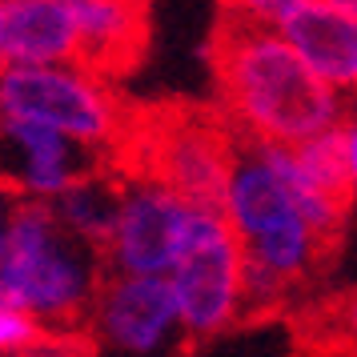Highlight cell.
Segmentation results:
<instances>
[{
    "mask_svg": "<svg viewBox=\"0 0 357 357\" xmlns=\"http://www.w3.org/2000/svg\"><path fill=\"white\" fill-rule=\"evenodd\" d=\"M205 61L217 105L257 141L305 145L345 121L333 89L273 29L213 17Z\"/></svg>",
    "mask_w": 357,
    "mask_h": 357,
    "instance_id": "obj_1",
    "label": "cell"
},
{
    "mask_svg": "<svg viewBox=\"0 0 357 357\" xmlns=\"http://www.w3.org/2000/svg\"><path fill=\"white\" fill-rule=\"evenodd\" d=\"M237 169V125L217 100H132L129 125L109 153L121 185H161L197 209L225 213Z\"/></svg>",
    "mask_w": 357,
    "mask_h": 357,
    "instance_id": "obj_2",
    "label": "cell"
},
{
    "mask_svg": "<svg viewBox=\"0 0 357 357\" xmlns=\"http://www.w3.org/2000/svg\"><path fill=\"white\" fill-rule=\"evenodd\" d=\"M225 213L245 253V313H269L333 265V253L265 157V141L241 129Z\"/></svg>",
    "mask_w": 357,
    "mask_h": 357,
    "instance_id": "obj_3",
    "label": "cell"
},
{
    "mask_svg": "<svg viewBox=\"0 0 357 357\" xmlns=\"http://www.w3.org/2000/svg\"><path fill=\"white\" fill-rule=\"evenodd\" d=\"M105 261L49 197H13L0 241V309H24L49 329H93Z\"/></svg>",
    "mask_w": 357,
    "mask_h": 357,
    "instance_id": "obj_4",
    "label": "cell"
},
{
    "mask_svg": "<svg viewBox=\"0 0 357 357\" xmlns=\"http://www.w3.org/2000/svg\"><path fill=\"white\" fill-rule=\"evenodd\" d=\"M0 97L8 121L56 129L105 157L121 141L132 113V97L116 93L109 81L52 65H8L0 77Z\"/></svg>",
    "mask_w": 357,
    "mask_h": 357,
    "instance_id": "obj_5",
    "label": "cell"
},
{
    "mask_svg": "<svg viewBox=\"0 0 357 357\" xmlns=\"http://www.w3.org/2000/svg\"><path fill=\"white\" fill-rule=\"evenodd\" d=\"M169 281L181 301L185 349H197L237 325L245 313V253L229 213L193 209V225Z\"/></svg>",
    "mask_w": 357,
    "mask_h": 357,
    "instance_id": "obj_6",
    "label": "cell"
},
{
    "mask_svg": "<svg viewBox=\"0 0 357 357\" xmlns=\"http://www.w3.org/2000/svg\"><path fill=\"white\" fill-rule=\"evenodd\" d=\"M193 209L197 205L161 185H125L113 245L105 253V273L169 277L185 249Z\"/></svg>",
    "mask_w": 357,
    "mask_h": 357,
    "instance_id": "obj_7",
    "label": "cell"
},
{
    "mask_svg": "<svg viewBox=\"0 0 357 357\" xmlns=\"http://www.w3.org/2000/svg\"><path fill=\"white\" fill-rule=\"evenodd\" d=\"M93 329L125 354H153L169 341L185 345L181 301L169 277L105 273L93 309Z\"/></svg>",
    "mask_w": 357,
    "mask_h": 357,
    "instance_id": "obj_8",
    "label": "cell"
},
{
    "mask_svg": "<svg viewBox=\"0 0 357 357\" xmlns=\"http://www.w3.org/2000/svg\"><path fill=\"white\" fill-rule=\"evenodd\" d=\"M81 20L77 73L97 81H125L149 56V8L153 0H73Z\"/></svg>",
    "mask_w": 357,
    "mask_h": 357,
    "instance_id": "obj_9",
    "label": "cell"
},
{
    "mask_svg": "<svg viewBox=\"0 0 357 357\" xmlns=\"http://www.w3.org/2000/svg\"><path fill=\"white\" fill-rule=\"evenodd\" d=\"M0 56L8 65H73L81 56V20L73 0H4Z\"/></svg>",
    "mask_w": 357,
    "mask_h": 357,
    "instance_id": "obj_10",
    "label": "cell"
},
{
    "mask_svg": "<svg viewBox=\"0 0 357 357\" xmlns=\"http://www.w3.org/2000/svg\"><path fill=\"white\" fill-rule=\"evenodd\" d=\"M281 36L329 89L357 93V17L309 0L281 24Z\"/></svg>",
    "mask_w": 357,
    "mask_h": 357,
    "instance_id": "obj_11",
    "label": "cell"
},
{
    "mask_svg": "<svg viewBox=\"0 0 357 357\" xmlns=\"http://www.w3.org/2000/svg\"><path fill=\"white\" fill-rule=\"evenodd\" d=\"M301 4H309V0H217V17L261 24V29H281Z\"/></svg>",
    "mask_w": 357,
    "mask_h": 357,
    "instance_id": "obj_12",
    "label": "cell"
},
{
    "mask_svg": "<svg viewBox=\"0 0 357 357\" xmlns=\"http://www.w3.org/2000/svg\"><path fill=\"white\" fill-rule=\"evenodd\" d=\"M313 321H317L325 341H349V345H357V289L337 293L325 309L313 313Z\"/></svg>",
    "mask_w": 357,
    "mask_h": 357,
    "instance_id": "obj_13",
    "label": "cell"
},
{
    "mask_svg": "<svg viewBox=\"0 0 357 357\" xmlns=\"http://www.w3.org/2000/svg\"><path fill=\"white\" fill-rule=\"evenodd\" d=\"M17 357H100L93 329H52L49 337Z\"/></svg>",
    "mask_w": 357,
    "mask_h": 357,
    "instance_id": "obj_14",
    "label": "cell"
},
{
    "mask_svg": "<svg viewBox=\"0 0 357 357\" xmlns=\"http://www.w3.org/2000/svg\"><path fill=\"white\" fill-rule=\"evenodd\" d=\"M321 4H329V8H337V13H349V17H357V0H321Z\"/></svg>",
    "mask_w": 357,
    "mask_h": 357,
    "instance_id": "obj_15",
    "label": "cell"
},
{
    "mask_svg": "<svg viewBox=\"0 0 357 357\" xmlns=\"http://www.w3.org/2000/svg\"><path fill=\"white\" fill-rule=\"evenodd\" d=\"M349 149H354V169H357V116L349 121Z\"/></svg>",
    "mask_w": 357,
    "mask_h": 357,
    "instance_id": "obj_16",
    "label": "cell"
}]
</instances>
